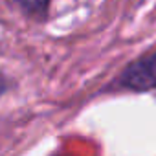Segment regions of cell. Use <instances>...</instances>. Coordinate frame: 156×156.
<instances>
[{"instance_id":"obj_3","label":"cell","mask_w":156,"mask_h":156,"mask_svg":"<svg viewBox=\"0 0 156 156\" xmlns=\"http://www.w3.org/2000/svg\"><path fill=\"white\" fill-rule=\"evenodd\" d=\"M6 87H8V83H6V79H4V77H2V75H0V94H2V92L6 90Z\"/></svg>"},{"instance_id":"obj_1","label":"cell","mask_w":156,"mask_h":156,"mask_svg":"<svg viewBox=\"0 0 156 156\" xmlns=\"http://www.w3.org/2000/svg\"><path fill=\"white\" fill-rule=\"evenodd\" d=\"M127 87L136 90H147L156 87V53L134 62L123 75Z\"/></svg>"},{"instance_id":"obj_2","label":"cell","mask_w":156,"mask_h":156,"mask_svg":"<svg viewBox=\"0 0 156 156\" xmlns=\"http://www.w3.org/2000/svg\"><path fill=\"white\" fill-rule=\"evenodd\" d=\"M13 2L26 13H30L33 17H42L48 9L50 0H13Z\"/></svg>"}]
</instances>
